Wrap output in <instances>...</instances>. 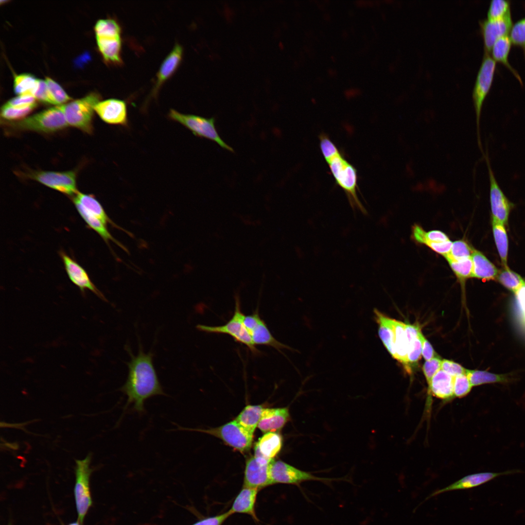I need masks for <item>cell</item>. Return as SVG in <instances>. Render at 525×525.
Here are the masks:
<instances>
[{
  "label": "cell",
  "mask_w": 525,
  "mask_h": 525,
  "mask_svg": "<svg viewBox=\"0 0 525 525\" xmlns=\"http://www.w3.org/2000/svg\"><path fill=\"white\" fill-rule=\"evenodd\" d=\"M131 356L128 363V374L125 383L120 388L127 398L124 410L132 405V410L141 414L145 412V401L156 395H167L164 392L153 363V354L145 353L140 346L137 356L127 347Z\"/></svg>",
  "instance_id": "1"
},
{
  "label": "cell",
  "mask_w": 525,
  "mask_h": 525,
  "mask_svg": "<svg viewBox=\"0 0 525 525\" xmlns=\"http://www.w3.org/2000/svg\"><path fill=\"white\" fill-rule=\"evenodd\" d=\"M324 159L335 183L345 192L351 208L354 210H357L367 214V210L358 196V175L356 168L345 158L338 149Z\"/></svg>",
  "instance_id": "2"
},
{
  "label": "cell",
  "mask_w": 525,
  "mask_h": 525,
  "mask_svg": "<svg viewBox=\"0 0 525 525\" xmlns=\"http://www.w3.org/2000/svg\"><path fill=\"white\" fill-rule=\"evenodd\" d=\"M496 61L490 53L484 52L472 91V100L476 116L478 145L481 149L480 120L484 102L491 87L496 70Z\"/></svg>",
  "instance_id": "3"
},
{
  "label": "cell",
  "mask_w": 525,
  "mask_h": 525,
  "mask_svg": "<svg viewBox=\"0 0 525 525\" xmlns=\"http://www.w3.org/2000/svg\"><path fill=\"white\" fill-rule=\"evenodd\" d=\"M178 429L195 431L216 437L226 444L241 453L251 448L254 434L245 429L235 420L220 426L204 429H191L178 427Z\"/></svg>",
  "instance_id": "4"
},
{
  "label": "cell",
  "mask_w": 525,
  "mask_h": 525,
  "mask_svg": "<svg viewBox=\"0 0 525 525\" xmlns=\"http://www.w3.org/2000/svg\"><path fill=\"white\" fill-rule=\"evenodd\" d=\"M169 117L188 128L195 136L210 140L225 150L234 152L218 134L214 118H207L196 115L183 114L172 109L169 111Z\"/></svg>",
  "instance_id": "5"
},
{
  "label": "cell",
  "mask_w": 525,
  "mask_h": 525,
  "mask_svg": "<svg viewBox=\"0 0 525 525\" xmlns=\"http://www.w3.org/2000/svg\"><path fill=\"white\" fill-rule=\"evenodd\" d=\"M245 316V315L241 311L239 297L236 295L234 315L225 325L210 326L199 324L196 326V328L207 333L228 334L237 342L246 345L253 354H258L260 351L256 348L250 334L244 325Z\"/></svg>",
  "instance_id": "6"
},
{
  "label": "cell",
  "mask_w": 525,
  "mask_h": 525,
  "mask_svg": "<svg viewBox=\"0 0 525 525\" xmlns=\"http://www.w3.org/2000/svg\"><path fill=\"white\" fill-rule=\"evenodd\" d=\"M99 99L97 94L92 93L82 98L62 105L68 125L87 133H91L94 107L99 102Z\"/></svg>",
  "instance_id": "7"
},
{
  "label": "cell",
  "mask_w": 525,
  "mask_h": 525,
  "mask_svg": "<svg viewBox=\"0 0 525 525\" xmlns=\"http://www.w3.org/2000/svg\"><path fill=\"white\" fill-rule=\"evenodd\" d=\"M22 129L52 132L68 125L62 105H56L25 118L16 123Z\"/></svg>",
  "instance_id": "8"
},
{
  "label": "cell",
  "mask_w": 525,
  "mask_h": 525,
  "mask_svg": "<svg viewBox=\"0 0 525 525\" xmlns=\"http://www.w3.org/2000/svg\"><path fill=\"white\" fill-rule=\"evenodd\" d=\"M269 474L271 484H286L299 485L309 481L330 483L342 480V478H326L317 476L310 472L298 469L280 460H272L270 463Z\"/></svg>",
  "instance_id": "9"
},
{
  "label": "cell",
  "mask_w": 525,
  "mask_h": 525,
  "mask_svg": "<svg viewBox=\"0 0 525 525\" xmlns=\"http://www.w3.org/2000/svg\"><path fill=\"white\" fill-rule=\"evenodd\" d=\"M91 455L89 454L84 459L76 460V480L74 489L76 507L80 523L84 520L92 500L89 490V477L92 472L89 465Z\"/></svg>",
  "instance_id": "10"
},
{
  "label": "cell",
  "mask_w": 525,
  "mask_h": 525,
  "mask_svg": "<svg viewBox=\"0 0 525 525\" xmlns=\"http://www.w3.org/2000/svg\"><path fill=\"white\" fill-rule=\"evenodd\" d=\"M488 167L490 191V198L492 219L506 225L513 204L507 197L497 182L491 168L488 155H484Z\"/></svg>",
  "instance_id": "11"
},
{
  "label": "cell",
  "mask_w": 525,
  "mask_h": 525,
  "mask_svg": "<svg viewBox=\"0 0 525 525\" xmlns=\"http://www.w3.org/2000/svg\"><path fill=\"white\" fill-rule=\"evenodd\" d=\"M32 176L36 181L62 193L73 195L78 192L76 175L73 171H41L35 173Z\"/></svg>",
  "instance_id": "12"
},
{
  "label": "cell",
  "mask_w": 525,
  "mask_h": 525,
  "mask_svg": "<svg viewBox=\"0 0 525 525\" xmlns=\"http://www.w3.org/2000/svg\"><path fill=\"white\" fill-rule=\"evenodd\" d=\"M479 23L483 39L484 52L488 53L490 52L497 39L508 35L513 25L511 13L499 19L480 20Z\"/></svg>",
  "instance_id": "13"
},
{
  "label": "cell",
  "mask_w": 525,
  "mask_h": 525,
  "mask_svg": "<svg viewBox=\"0 0 525 525\" xmlns=\"http://www.w3.org/2000/svg\"><path fill=\"white\" fill-rule=\"evenodd\" d=\"M270 463L254 455L248 458L245 463L244 486L260 490L272 485L269 474Z\"/></svg>",
  "instance_id": "14"
},
{
  "label": "cell",
  "mask_w": 525,
  "mask_h": 525,
  "mask_svg": "<svg viewBox=\"0 0 525 525\" xmlns=\"http://www.w3.org/2000/svg\"><path fill=\"white\" fill-rule=\"evenodd\" d=\"M94 111L105 122L114 125H127V111L125 102L117 99H109L99 101L94 107Z\"/></svg>",
  "instance_id": "15"
},
{
  "label": "cell",
  "mask_w": 525,
  "mask_h": 525,
  "mask_svg": "<svg viewBox=\"0 0 525 525\" xmlns=\"http://www.w3.org/2000/svg\"><path fill=\"white\" fill-rule=\"evenodd\" d=\"M64 265L70 280L82 293L89 290L101 299L107 301L102 293L90 280L85 270L74 260L64 252L61 253Z\"/></svg>",
  "instance_id": "16"
},
{
  "label": "cell",
  "mask_w": 525,
  "mask_h": 525,
  "mask_svg": "<svg viewBox=\"0 0 525 525\" xmlns=\"http://www.w3.org/2000/svg\"><path fill=\"white\" fill-rule=\"evenodd\" d=\"M513 472L514 471H508L500 472H483L469 474L446 487L434 491L428 496L423 502L445 492L472 489L486 483L499 476Z\"/></svg>",
  "instance_id": "17"
},
{
  "label": "cell",
  "mask_w": 525,
  "mask_h": 525,
  "mask_svg": "<svg viewBox=\"0 0 525 525\" xmlns=\"http://www.w3.org/2000/svg\"><path fill=\"white\" fill-rule=\"evenodd\" d=\"M290 420L288 407L264 408L258 428L264 434L277 432Z\"/></svg>",
  "instance_id": "18"
},
{
  "label": "cell",
  "mask_w": 525,
  "mask_h": 525,
  "mask_svg": "<svg viewBox=\"0 0 525 525\" xmlns=\"http://www.w3.org/2000/svg\"><path fill=\"white\" fill-rule=\"evenodd\" d=\"M282 444V438L279 433H264L255 444L254 455L271 462L280 451Z\"/></svg>",
  "instance_id": "19"
},
{
  "label": "cell",
  "mask_w": 525,
  "mask_h": 525,
  "mask_svg": "<svg viewBox=\"0 0 525 525\" xmlns=\"http://www.w3.org/2000/svg\"><path fill=\"white\" fill-rule=\"evenodd\" d=\"M182 55V46L176 44L160 67L152 95L155 96L163 84L174 74L181 61Z\"/></svg>",
  "instance_id": "20"
},
{
  "label": "cell",
  "mask_w": 525,
  "mask_h": 525,
  "mask_svg": "<svg viewBox=\"0 0 525 525\" xmlns=\"http://www.w3.org/2000/svg\"><path fill=\"white\" fill-rule=\"evenodd\" d=\"M121 35L96 36L98 49L106 62L115 64L122 63Z\"/></svg>",
  "instance_id": "21"
},
{
  "label": "cell",
  "mask_w": 525,
  "mask_h": 525,
  "mask_svg": "<svg viewBox=\"0 0 525 525\" xmlns=\"http://www.w3.org/2000/svg\"><path fill=\"white\" fill-rule=\"evenodd\" d=\"M454 377L441 369L433 377L428 394L443 400H451L454 394Z\"/></svg>",
  "instance_id": "22"
},
{
  "label": "cell",
  "mask_w": 525,
  "mask_h": 525,
  "mask_svg": "<svg viewBox=\"0 0 525 525\" xmlns=\"http://www.w3.org/2000/svg\"><path fill=\"white\" fill-rule=\"evenodd\" d=\"M471 259L472 277L486 280L496 279L499 270L482 253L473 248Z\"/></svg>",
  "instance_id": "23"
},
{
  "label": "cell",
  "mask_w": 525,
  "mask_h": 525,
  "mask_svg": "<svg viewBox=\"0 0 525 525\" xmlns=\"http://www.w3.org/2000/svg\"><path fill=\"white\" fill-rule=\"evenodd\" d=\"M258 490L256 488L243 486L229 510L232 514L245 513L256 518L255 506Z\"/></svg>",
  "instance_id": "24"
},
{
  "label": "cell",
  "mask_w": 525,
  "mask_h": 525,
  "mask_svg": "<svg viewBox=\"0 0 525 525\" xmlns=\"http://www.w3.org/2000/svg\"><path fill=\"white\" fill-rule=\"evenodd\" d=\"M73 198L77 200L87 211L98 218L106 226L110 224L114 228L129 233L110 219L101 204L93 195L78 192Z\"/></svg>",
  "instance_id": "25"
},
{
  "label": "cell",
  "mask_w": 525,
  "mask_h": 525,
  "mask_svg": "<svg viewBox=\"0 0 525 525\" xmlns=\"http://www.w3.org/2000/svg\"><path fill=\"white\" fill-rule=\"evenodd\" d=\"M73 202L79 214L87 225L91 228L95 230L107 245L109 244V241H112L122 249L127 251L125 246L112 236L106 228L105 225L98 218L87 211L75 199L73 198Z\"/></svg>",
  "instance_id": "26"
},
{
  "label": "cell",
  "mask_w": 525,
  "mask_h": 525,
  "mask_svg": "<svg viewBox=\"0 0 525 525\" xmlns=\"http://www.w3.org/2000/svg\"><path fill=\"white\" fill-rule=\"evenodd\" d=\"M510 37L505 35L497 39L493 44L491 50L492 58L496 62L504 64L513 74L520 83L523 85L521 77L517 71L510 65L508 56L512 44Z\"/></svg>",
  "instance_id": "27"
},
{
  "label": "cell",
  "mask_w": 525,
  "mask_h": 525,
  "mask_svg": "<svg viewBox=\"0 0 525 525\" xmlns=\"http://www.w3.org/2000/svg\"><path fill=\"white\" fill-rule=\"evenodd\" d=\"M394 331L395 359L401 362L405 368H408L407 360L408 340L405 332V323L392 319Z\"/></svg>",
  "instance_id": "28"
},
{
  "label": "cell",
  "mask_w": 525,
  "mask_h": 525,
  "mask_svg": "<svg viewBox=\"0 0 525 525\" xmlns=\"http://www.w3.org/2000/svg\"><path fill=\"white\" fill-rule=\"evenodd\" d=\"M255 345H264L272 347L278 350L289 347L278 341L271 334L265 322L262 319L249 332Z\"/></svg>",
  "instance_id": "29"
},
{
  "label": "cell",
  "mask_w": 525,
  "mask_h": 525,
  "mask_svg": "<svg viewBox=\"0 0 525 525\" xmlns=\"http://www.w3.org/2000/svg\"><path fill=\"white\" fill-rule=\"evenodd\" d=\"M405 329L408 340V363H416L422 352L421 331L419 327L409 324H405Z\"/></svg>",
  "instance_id": "30"
},
{
  "label": "cell",
  "mask_w": 525,
  "mask_h": 525,
  "mask_svg": "<svg viewBox=\"0 0 525 525\" xmlns=\"http://www.w3.org/2000/svg\"><path fill=\"white\" fill-rule=\"evenodd\" d=\"M263 408L262 405H247L234 420L245 429L254 434Z\"/></svg>",
  "instance_id": "31"
},
{
  "label": "cell",
  "mask_w": 525,
  "mask_h": 525,
  "mask_svg": "<svg viewBox=\"0 0 525 525\" xmlns=\"http://www.w3.org/2000/svg\"><path fill=\"white\" fill-rule=\"evenodd\" d=\"M492 232L496 246L504 267H508V240L505 225L492 219Z\"/></svg>",
  "instance_id": "32"
},
{
  "label": "cell",
  "mask_w": 525,
  "mask_h": 525,
  "mask_svg": "<svg viewBox=\"0 0 525 525\" xmlns=\"http://www.w3.org/2000/svg\"><path fill=\"white\" fill-rule=\"evenodd\" d=\"M466 374L472 386L485 384L507 383L510 379L508 374H496L486 370L466 369Z\"/></svg>",
  "instance_id": "33"
},
{
  "label": "cell",
  "mask_w": 525,
  "mask_h": 525,
  "mask_svg": "<svg viewBox=\"0 0 525 525\" xmlns=\"http://www.w3.org/2000/svg\"><path fill=\"white\" fill-rule=\"evenodd\" d=\"M496 280L514 295L525 287V280L508 266L499 271Z\"/></svg>",
  "instance_id": "34"
},
{
  "label": "cell",
  "mask_w": 525,
  "mask_h": 525,
  "mask_svg": "<svg viewBox=\"0 0 525 525\" xmlns=\"http://www.w3.org/2000/svg\"><path fill=\"white\" fill-rule=\"evenodd\" d=\"M37 79L30 74H21L15 77L14 89L18 95L33 96L35 89Z\"/></svg>",
  "instance_id": "35"
},
{
  "label": "cell",
  "mask_w": 525,
  "mask_h": 525,
  "mask_svg": "<svg viewBox=\"0 0 525 525\" xmlns=\"http://www.w3.org/2000/svg\"><path fill=\"white\" fill-rule=\"evenodd\" d=\"M45 81L47 87L48 103L60 105L71 99L61 87L51 78L46 77Z\"/></svg>",
  "instance_id": "36"
},
{
  "label": "cell",
  "mask_w": 525,
  "mask_h": 525,
  "mask_svg": "<svg viewBox=\"0 0 525 525\" xmlns=\"http://www.w3.org/2000/svg\"><path fill=\"white\" fill-rule=\"evenodd\" d=\"M452 271L461 283L472 276V262L471 258L460 261H447Z\"/></svg>",
  "instance_id": "37"
},
{
  "label": "cell",
  "mask_w": 525,
  "mask_h": 525,
  "mask_svg": "<svg viewBox=\"0 0 525 525\" xmlns=\"http://www.w3.org/2000/svg\"><path fill=\"white\" fill-rule=\"evenodd\" d=\"M473 248L464 240L453 242L449 253L445 258L448 260L460 261L471 258Z\"/></svg>",
  "instance_id": "38"
},
{
  "label": "cell",
  "mask_w": 525,
  "mask_h": 525,
  "mask_svg": "<svg viewBox=\"0 0 525 525\" xmlns=\"http://www.w3.org/2000/svg\"><path fill=\"white\" fill-rule=\"evenodd\" d=\"M511 13L510 1L492 0L487 12V18L496 19L503 18Z\"/></svg>",
  "instance_id": "39"
},
{
  "label": "cell",
  "mask_w": 525,
  "mask_h": 525,
  "mask_svg": "<svg viewBox=\"0 0 525 525\" xmlns=\"http://www.w3.org/2000/svg\"><path fill=\"white\" fill-rule=\"evenodd\" d=\"M510 38L514 45L522 48L525 57V17L513 24L510 31Z\"/></svg>",
  "instance_id": "40"
},
{
  "label": "cell",
  "mask_w": 525,
  "mask_h": 525,
  "mask_svg": "<svg viewBox=\"0 0 525 525\" xmlns=\"http://www.w3.org/2000/svg\"><path fill=\"white\" fill-rule=\"evenodd\" d=\"M96 36L107 35H121L119 24L114 19H105L98 20L94 26Z\"/></svg>",
  "instance_id": "41"
},
{
  "label": "cell",
  "mask_w": 525,
  "mask_h": 525,
  "mask_svg": "<svg viewBox=\"0 0 525 525\" xmlns=\"http://www.w3.org/2000/svg\"><path fill=\"white\" fill-rule=\"evenodd\" d=\"M36 105L25 108L14 107L5 104L0 111V115L3 119L8 120H14L23 118L29 114Z\"/></svg>",
  "instance_id": "42"
},
{
  "label": "cell",
  "mask_w": 525,
  "mask_h": 525,
  "mask_svg": "<svg viewBox=\"0 0 525 525\" xmlns=\"http://www.w3.org/2000/svg\"><path fill=\"white\" fill-rule=\"evenodd\" d=\"M472 387L466 373L454 377V397L461 398L466 396L470 393Z\"/></svg>",
  "instance_id": "43"
},
{
  "label": "cell",
  "mask_w": 525,
  "mask_h": 525,
  "mask_svg": "<svg viewBox=\"0 0 525 525\" xmlns=\"http://www.w3.org/2000/svg\"><path fill=\"white\" fill-rule=\"evenodd\" d=\"M514 311L517 321L525 330V287L515 295Z\"/></svg>",
  "instance_id": "44"
},
{
  "label": "cell",
  "mask_w": 525,
  "mask_h": 525,
  "mask_svg": "<svg viewBox=\"0 0 525 525\" xmlns=\"http://www.w3.org/2000/svg\"><path fill=\"white\" fill-rule=\"evenodd\" d=\"M441 360L435 357L432 359L426 361L422 367V370L426 378L428 387L430 385L434 376L441 369Z\"/></svg>",
  "instance_id": "45"
},
{
  "label": "cell",
  "mask_w": 525,
  "mask_h": 525,
  "mask_svg": "<svg viewBox=\"0 0 525 525\" xmlns=\"http://www.w3.org/2000/svg\"><path fill=\"white\" fill-rule=\"evenodd\" d=\"M35 99L31 95H18L13 98L5 104L17 108H25L36 105Z\"/></svg>",
  "instance_id": "46"
},
{
  "label": "cell",
  "mask_w": 525,
  "mask_h": 525,
  "mask_svg": "<svg viewBox=\"0 0 525 525\" xmlns=\"http://www.w3.org/2000/svg\"><path fill=\"white\" fill-rule=\"evenodd\" d=\"M441 369L453 377L466 373V369L454 361L443 359L441 361Z\"/></svg>",
  "instance_id": "47"
},
{
  "label": "cell",
  "mask_w": 525,
  "mask_h": 525,
  "mask_svg": "<svg viewBox=\"0 0 525 525\" xmlns=\"http://www.w3.org/2000/svg\"><path fill=\"white\" fill-rule=\"evenodd\" d=\"M450 240L448 236L443 232L438 230H433L426 232L425 240L423 244L428 243H440Z\"/></svg>",
  "instance_id": "48"
},
{
  "label": "cell",
  "mask_w": 525,
  "mask_h": 525,
  "mask_svg": "<svg viewBox=\"0 0 525 525\" xmlns=\"http://www.w3.org/2000/svg\"><path fill=\"white\" fill-rule=\"evenodd\" d=\"M452 244L453 242L449 240L440 243H428L426 244V245L429 247L436 253L439 254L445 257L450 252Z\"/></svg>",
  "instance_id": "49"
},
{
  "label": "cell",
  "mask_w": 525,
  "mask_h": 525,
  "mask_svg": "<svg viewBox=\"0 0 525 525\" xmlns=\"http://www.w3.org/2000/svg\"><path fill=\"white\" fill-rule=\"evenodd\" d=\"M231 514L228 510L223 514L203 519L192 525H221Z\"/></svg>",
  "instance_id": "50"
},
{
  "label": "cell",
  "mask_w": 525,
  "mask_h": 525,
  "mask_svg": "<svg viewBox=\"0 0 525 525\" xmlns=\"http://www.w3.org/2000/svg\"><path fill=\"white\" fill-rule=\"evenodd\" d=\"M33 96L36 100L48 103L47 87L45 80L38 79Z\"/></svg>",
  "instance_id": "51"
},
{
  "label": "cell",
  "mask_w": 525,
  "mask_h": 525,
  "mask_svg": "<svg viewBox=\"0 0 525 525\" xmlns=\"http://www.w3.org/2000/svg\"><path fill=\"white\" fill-rule=\"evenodd\" d=\"M422 342L421 354L426 361H428L435 357V352L429 342L424 337L421 332L420 334Z\"/></svg>",
  "instance_id": "52"
},
{
  "label": "cell",
  "mask_w": 525,
  "mask_h": 525,
  "mask_svg": "<svg viewBox=\"0 0 525 525\" xmlns=\"http://www.w3.org/2000/svg\"><path fill=\"white\" fill-rule=\"evenodd\" d=\"M261 319L262 318L258 311H256L250 315L247 316L245 315L244 319V323L249 333L257 325Z\"/></svg>",
  "instance_id": "53"
},
{
  "label": "cell",
  "mask_w": 525,
  "mask_h": 525,
  "mask_svg": "<svg viewBox=\"0 0 525 525\" xmlns=\"http://www.w3.org/2000/svg\"><path fill=\"white\" fill-rule=\"evenodd\" d=\"M426 231L420 226L414 225L412 228V237L417 242L423 244Z\"/></svg>",
  "instance_id": "54"
},
{
  "label": "cell",
  "mask_w": 525,
  "mask_h": 525,
  "mask_svg": "<svg viewBox=\"0 0 525 525\" xmlns=\"http://www.w3.org/2000/svg\"><path fill=\"white\" fill-rule=\"evenodd\" d=\"M361 94V90L360 89L356 88H350L346 89L344 91V95L348 98H353Z\"/></svg>",
  "instance_id": "55"
},
{
  "label": "cell",
  "mask_w": 525,
  "mask_h": 525,
  "mask_svg": "<svg viewBox=\"0 0 525 525\" xmlns=\"http://www.w3.org/2000/svg\"><path fill=\"white\" fill-rule=\"evenodd\" d=\"M328 73L329 75L331 77H335L337 74L336 71L333 69H329L328 70Z\"/></svg>",
  "instance_id": "56"
},
{
  "label": "cell",
  "mask_w": 525,
  "mask_h": 525,
  "mask_svg": "<svg viewBox=\"0 0 525 525\" xmlns=\"http://www.w3.org/2000/svg\"><path fill=\"white\" fill-rule=\"evenodd\" d=\"M69 525H80L79 522H76L70 524Z\"/></svg>",
  "instance_id": "57"
},
{
  "label": "cell",
  "mask_w": 525,
  "mask_h": 525,
  "mask_svg": "<svg viewBox=\"0 0 525 525\" xmlns=\"http://www.w3.org/2000/svg\"><path fill=\"white\" fill-rule=\"evenodd\" d=\"M332 61H335V57L332 56Z\"/></svg>",
  "instance_id": "58"
}]
</instances>
